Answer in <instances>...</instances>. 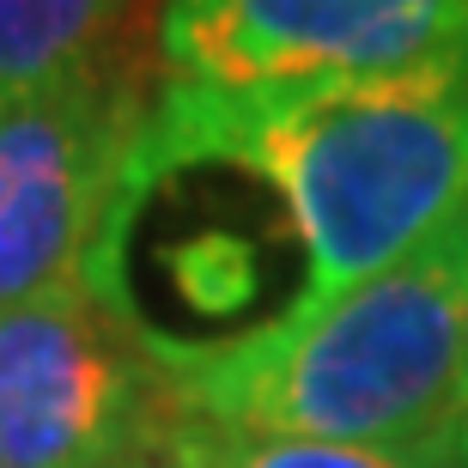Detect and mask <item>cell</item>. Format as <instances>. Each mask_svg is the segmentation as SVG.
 Returning a JSON list of instances; mask_svg holds the SVG:
<instances>
[{"mask_svg":"<svg viewBox=\"0 0 468 468\" xmlns=\"http://www.w3.org/2000/svg\"><path fill=\"white\" fill-rule=\"evenodd\" d=\"M183 165H231L280 195L304 256L286 311H316L468 201V68L256 91L153 80L134 195Z\"/></svg>","mask_w":468,"mask_h":468,"instance_id":"obj_1","label":"cell"},{"mask_svg":"<svg viewBox=\"0 0 468 468\" xmlns=\"http://www.w3.org/2000/svg\"><path fill=\"white\" fill-rule=\"evenodd\" d=\"M158 353L183 401L226 432L468 463V201L316 311H280L195 347L158 335Z\"/></svg>","mask_w":468,"mask_h":468,"instance_id":"obj_2","label":"cell"},{"mask_svg":"<svg viewBox=\"0 0 468 468\" xmlns=\"http://www.w3.org/2000/svg\"><path fill=\"white\" fill-rule=\"evenodd\" d=\"M153 80L110 55L0 104V311L98 280L122 292L116 243L134 207Z\"/></svg>","mask_w":468,"mask_h":468,"instance_id":"obj_3","label":"cell"},{"mask_svg":"<svg viewBox=\"0 0 468 468\" xmlns=\"http://www.w3.org/2000/svg\"><path fill=\"white\" fill-rule=\"evenodd\" d=\"M195 420L122 292L73 280L0 311V468H146Z\"/></svg>","mask_w":468,"mask_h":468,"instance_id":"obj_4","label":"cell"},{"mask_svg":"<svg viewBox=\"0 0 468 468\" xmlns=\"http://www.w3.org/2000/svg\"><path fill=\"white\" fill-rule=\"evenodd\" d=\"M158 80L207 91L468 68V0H165Z\"/></svg>","mask_w":468,"mask_h":468,"instance_id":"obj_5","label":"cell"},{"mask_svg":"<svg viewBox=\"0 0 468 468\" xmlns=\"http://www.w3.org/2000/svg\"><path fill=\"white\" fill-rule=\"evenodd\" d=\"M134 0H0V104L122 55Z\"/></svg>","mask_w":468,"mask_h":468,"instance_id":"obj_6","label":"cell"},{"mask_svg":"<svg viewBox=\"0 0 468 468\" xmlns=\"http://www.w3.org/2000/svg\"><path fill=\"white\" fill-rule=\"evenodd\" d=\"M158 468H468L456 456H396L359 444H316V438H250L213 420H195L183 444Z\"/></svg>","mask_w":468,"mask_h":468,"instance_id":"obj_7","label":"cell"},{"mask_svg":"<svg viewBox=\"0 0 468 468\" xmlns=\"http://www.w3.org/2000/svg\"><path fill=\"white\" fill-rule=\"evenodd\" d=\"M463 456H468V401H463Z\"/></svg>","mask_w":468,"mask_h":468,"instance_id":"obj_8","label":"cell"}]
</instances>
